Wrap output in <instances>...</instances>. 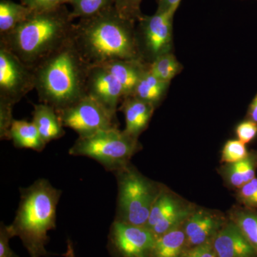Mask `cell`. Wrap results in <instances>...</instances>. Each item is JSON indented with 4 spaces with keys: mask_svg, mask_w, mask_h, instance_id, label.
<instances>
[{
    "mask_svg": "<svg viewBox=\"0 0 257 257\" xmlns=\"http://www.w3.org/2000/svg\"><path fill=\"white\" fill-rule=\"evenodd\" d=\"M246 118L257 124V94L248 106Z\"/></svg>",
    "mask_w": 257,
    "mask_h": 257,
    "instance_id": "e575fe53",
    "label": "cell"
},
{
    "mask_svg": "<svg viewBox=\"0 0 257 257\" xmlns=\"http://www.w3.org/2000/svg\"><path fill=\"white\" fill-rule=\"evenodd\" d=\"M256 1H257V0H256Z\"/></svg>",
    "mask_w": 257,
    "mask_h": 257,
    "instance_id": "74e56055",
    "label": "cell"
},
{
    "mask_svg": "<svg viewBox=\"0 0 257 257\" xmlns=\"http://www.w3.org/2000/svg\"><path fill=\"white\" fill-rule=\"evenodd\" d=\"M71 16L74 19L90 18L114 6V0H72Z\"/></svg>",
    "mask_w": 257,
    "mask_h": 257,
    "instance_id": "d4e9b609",
    "label": "cell"
},
{
    "mask_svg": "<svg viewBox=\"0 0 257 257\" xmlns=\"http://www.w3.org/2000/svg\"><path fill=\"white\" fill-rule=\"evenodd\" d=\"M182 0H157V11L176 13Z\"/></svg>",
    "mask_w": 257,
    "mask_h": 257,
    "instance_id": "836d02e7",
    "label": "cell"
},
{
    "mask_svg": "<svg viewBox=\"0 0 257 257\" xmlns=\"http://www.w3.org/2000/svg\"><path fill=\"white\" fill-rule=\"evenodd\" d=\"M57 112L64 127L72 128L79 138H86L103 130L118 128L116 116L88 95Z\"/></svg>",
    "mask_w": 257,
    "mask_h": 257,
    "instance_id": "ba28073f",
    "label": "cell"
},
{
    "mask_svg": "<svg viewBox=\"0 0 257 257\" xmlns=\"http://www.w3.org/2000/svg\"><path fill=\"white\" fill-rule=\"evenodd\" d=\"M182 64L172 52L160 55L149 64L150 73L165 82H171L177 74L182 72Z\"/></svg>",
    "mask_w": 257,
    "mask_h": 257,
    "instance_id": "cb8c5ba5",
    "label": "cell"
},
{
    "mask_svg": "<svg viewBox=\"0 0 257 257\" xmlns=\"http://www.w3.org/2000/svg\"><path fill=\"white\" fill-rule=\"evenodd\" d=\"M156 239L146 226L114 220L106 247L111 257H150Z\"/></svg>",
    "mask_w": 257,
    "mask_h": 257,
    "instance_id": "30bf717a",
    "label": "cell"
},
{
    "mask_svg": "<svg viewBox=\"0 0 257 257\" xmlns=\"http://www.w3.org/2000/svg\"><path fill=\"white\" fill-rule=\"evenodd\" d=\"M27 7L12 0L0 1V35L13 31L31 13Z\"/></svg>",
    "mask_w": 257,
    "mask_h": 257,
    "instance_id": "7402d4cb",
    "label": "cell"
},
{
    "mask_svg": "<svg viewBox=\"0 0 257 257\" xmlns=\"http://www.w3.org/2000/svg\"><path fill=\"white\" fill-rule=\"evenodd\" d=\"M194 209L161 184L145 226L157 237L182 226Z\"/></svg>",
    "mask_w": 257,
    "mask_h": 257,
    "instance_id": "8fae6325",
    "label": "cell"
},
{
    "mask_svg": "<svg viewBox=\"0 0 257 257\" xmlns=\"http://www.w3.org/2000/svg\"><path fill=\"white\" fill-rule=\"evenodd\" d=\"M216 257H257L238 226L227 219L211 241Z\"/></svg>",
    "mask_w": 257,
    "mask_h": 257,
    "instance_id": "5bb4252c",
    "label": "cell"
},
{
    "mask_svg": "<svg viewBox=\"0 0 257 257\" xmlns=\"http://www.w3.org/2000/svg\"><path fill=\"white\" fill-rule=\"evenodd\" d=\"M229 219L238 226L257 254V209L236 208L231 211Z\"/></svg>",
    "mask_w": 257,
    "mask_h": 257,
    "instance_id": "603a6c76",
    "label": "cell"
},
{
    "mask_svg": "<svg viewBox=\"0 0 257 257\" xmlns=\"http://www.w3.org/2000/svg\"><path fill=\"white\" fill-rule=\"evenodd\" d=\"M170 82H165L152 75L147 69L139 81L133 95L158 107L170 88Z\"/></svg>",
    "mask_w": 257,
    "mask_h": 257,
    "instance_id": "44dd1931",
    "label": "cell"
},
{
    "mask_svg": "<svg viewBox=\"0 0 257 257\" xmlns=\"http://www.w3.org/2000/svg\"><path fill=\"white\" fill-rule=\"evenodd\" d=\"M175 15L157 10L154 15L139 19L135 39L140 60L150 64L160 55L172 52Z\"/></svg>",
    "mask_w": 257,
    "mask_h": 257,
    "instance_id": "52a82bcc",
    "label": "cell"
},
{
    "mask_svg": "<svg viewBox=\"0 0 257 257\" xmlns=\"http://www.w3.org/2000/svg\"><path fill=\"white\" fill-rule=\"evenodd\" d=\"M32 121L47 144L59 140L65 135L58 112L49 104L41 102L34 104Z\"/></svg>",
    "mask_w": 257,
    "mask_h": 257,
    "instance_id": "e0dca14e",
    "label": "cell"
},
{
    "mask_svg": "<svg viewBox=\"0 0 257 257\" xmlns=\"http://www.w3.org/2000/svg\"><path fill=\"white\" fill-rule=\"evenodd\" d=\"M246 145L239 140H231L225 143L221 152V162L231 164L239 162L247 156Z\"/></svg>",
    "mask_w": 257,
    "mask_h": 257,
    "instance_id": "484cf974",
    "label": "cell"
},
{
    "mask_svg": "<svg viewBox=\"0 0 257 257\" xmlns=\"http://www.w3.org/2000/svg\"><path fill=\"white\" fill-rule=\"evenodd\" d=\"M136 23L123 18L114 6L74 23L71 41L89 65L117 60H140Z\"/></svg>",
    "mask_w": 257,
    "mask_h": 257,
    "instance_id": "6da1fadb",
    "label": "cell"
},
{
    "mask_svg": "<svg viewBox=\"0 0 257 257\" xmlns=\"http://www.w3.org/2000/svg\"><path fill=\"white\" fill-rule=\"evenodd\" d=\"M256 170L257 150H252L239 162L225 164L220 172L226 183L231 188L238 189L255 178Z\"/></svg>",
    "mask_w": 257,
    "mask_h": 257,
    "instance_id": "ac0fdd59",
    "label": "cell"
},
{
    "mask_svg": "<svg viewBox=\"0 0 257 257\" xmlns=\"http://www.w3.org/2000/svg\"><path fill=\"white\" fill-rule=\"evenodd\" d=\"M73 20L65 5L50 11L31 12L13 31L0 35V46L33 69L70 40Z\"/></svg>",
    "mask_w": 257,
    "mask_h": 257,
    "instance_id": "7a4b0ae2",
    "label": "cell"
},
{
    "mask_svg": "<svg viewBox=\"0 0 257 257\" xmlns=\"http://www.w3.org/2000/svg\"><path fill=\"white\" fill-rule=\"evenodd\" d=\"M187 250L183 224L157 236L150 257H181Z\"/></svg>",
    "mask_w": 257,
    "mask_h": 257,
    "instance_id": "ffe728a7",
    "label": "cell"
},
{
    "mask_svg": "<svg viewBox=\"0 0 257 257\" xmlns=\"http://www.w3.org/2000/svg\"><path fill=\"white\" fill-rule=\"evenodd\" d=\"M35 89L33 69L0 46V101L15 106Z\"/></svg>",
    "mask_w": 257,
    "mask_h": 257,
    "instance_id": "9c48e42d",
    "label": "cell"
},
{
    "mask_svg": "<svg viewBox=\"0 0 257 257\" xmlns=\"http://www.w3.org/2000/svg\"><path fill=\"white\" fill-rule=\"evenodd\" d=\"M142 149L138 139L118 128L103 130L86 138H78L69 149L72 156L86 157L112 173L124 168Z\"/></svg>",
    "mask_w": 257,
    "mask_h": 257,
    "instance_id": "8992f818",
    "label": "cell"
},
{
    "mask_svg": "<svg viewBox=\"0 0 257 257\" xmlns=\"http://www.w3.org/2000/svg\"><path fill=\"white\" fill-rule=\"evenodd\" d=\"M20 201L10 232L18 236L31 257L49 256L48 232L56 229L57 208L62 191L46 179H39L27 188L20 189Z\"/></svg>",
    "mask_w": 257,
    "mask_h": 257,
    "instance_id": "277c9868",
    "label": "cell"
},
{
    "mask_svg": "<svg viewBox=\"0 0 257 257\" xmlns=\"http://www.w3.org/2000/svg\"><path fill=\"white\" fill-rule=\"evenodd\" d=\"M156 108L150 103L139 99L134 95L123 99L119 111L124 115V131L134 138L139 139L147 130Z\"/></svg>",
    "mask_w": 257,
    "mask_h": 257,
    "instance_id": "9a60e30c",
    "label": "cell"
},
{
    "mask_svg": "<svg viewBox=\"0 0 257 257\" xmlns=\"http://www.w3.org/2000/svg\"><path fill=\"white\" fill-rule=\"evenodd\" d=\"M238 140L245 144L252 142L257 136V124L251 120L246 119L237 125L235 130Z\"/></svg>",
    "mask_w": 257,
    "mask_h": 257,
    "instance_id": "4dcf8cb0",
    "label": "cell"
},
{
    "mask_svg": "<svg viewBox=\"0 0 257 257\" xmlns=\"http://www.w3.org/2000/svg\"><path fill=\"white\" fill-rule=\"evenodd\" d=\"M86 89L87 95L116 116L124 97V91L119 81L104 65H90Z\"/></svg>",
    "mask_w": 257,
    "mask_h": 257,
    "instance_id": "7c38bea8",
    "label": "cell"
},
{
    "mask_svg": "<svg viewBox=\"0 0 257 257\" xmlns=\"http://www.w3.org/2000/svg\"><path fill=\"white\" fill-rule=\"evenodd\" d=\"M114 174L118 188L114 220L145 226L161 184L147 178L131 164Z\"/></svg>",
    "mask_w": 257,
    "mask_h": 257,
    "instance_id": "5b68a950",
    "label": "cell"
},
{
    "mask_svg": "<svg viewBox=\"0 0 257 257\" xmlns=\"http://www.w3.org/2000/svg\"><path fill=\"white\" fill-rule=\"evenodd\" d=\"M67 3H69H69H70V2L72 1V0H67Z\"/></svg>",
    "mask_w": 257,
    "mask_h": 257,
    "instance_id": "8d00e7d4",
    "label": "cell"
},
{
    "mask_svg": "<svg viewBox=\"0 0 257 257\" xmlns=\"http://www.w3.org/2000/svg\"><path fill=\"white\" fill-rule=\"evenodd\" d=\"M237 198L243 207L257 209V178L255 177L238 189Z\"/></svg>",
    "mask_w": 257,
    "mask_h": 257,
    "instance_id": "83f0119b",
    "label": "cell"
},
{
    "mask_svg": "<svg viewBox=\"0 0 257 257\" xmlns=\"http://www.w3.org/2000/svg\"><path fill=\"white\" fill-rule=\"evenodd\" d=\"M13 237L9 225L2 222L0 225V257H20L10 247V240Z\"/></svg>",
    "mask_w": 257,
    "mask_h": 257,
    "instance_id": "1f68e13d",
    "label": "cell"
},
{
    "mask_svg": "<svg viewBox=\"0 0 257 257\" xmlns=\"http://www.w3.org/2000/svg\"><path fill=\"white\" fill-rule=\"evenodd\" d=\"M62 256L64 257H76L73 243L69 239L67 241V250H66L65 253L62 254Z\"/></svg>",
    "mask_w": 257,
    "mask_h": 257,
    "instance_id": "d590c367",
    "label": "cell"
},
{
    "mask_svg": "<svg viewBox=\"0 0 257 257\" xmlns=\"http://www.w3.org/2000/svg\"><path fill=\"white\" fill-rule=\"evenodd\" d=\"M10 139L18 149L42 152L47 145L35 124L26 120H14L10 128Z\"/></svg>",
    "mask_w": 257,
    "mask_h": 257,
    "instance_id": "d6986e66",
    "label": "cell"
},
{
    "mask_svg": "<svg viewBox=\"0 0 257 257\" xmlns=\"http://www.w3.org/2000/svg\"><path fill=\"white\" fill-rule=\"evenodd\" d=\"M21 3L35 13L50 11L67 4V0H21Z\"/></svg>",
    "mask_w": 257,
    "mask_h": 257,
    "instance_id": "f546056e",
    "label": "cell"
},
{
    "mask_svg": "<svg viewBox=\"0 0 257 257\" xmlns=\"http://www.w3.org/2000/svg\"><path fill=\"white\" fill-rule=\"evenodd\" d=\"M226 220L215 211L194 209L183 224L187 250L210 242Z\"/></svg>",
    "mask_w": 257,
    "mask_h": 257,
    "instance_id": "4fadbf2b",
    "label": "cell"
},
{
    "mask_svg": "<svg viewBox=\"0 0 257 257\" xmlns=\"http://www.w3.org/2000/svg\"><path fill=\"white\" fill-rule=\"evenodd\" d=\"M13 105L0 101V139L1 140H10V131L14 121Z\"/></svg>",
    "mask_w": 257,
    "mask_h": 257,
    "instance_id": "f1b7e54d",
    "label": "cell"
},
{
    "mask_svg": "<svg viewBox=\"0 0 257 257\" xmlns=\"http://www.w3.org/2000/svg\"><path fill=\"white\" fill-rule=\"evenodd\" d=\"M89 67L70 38L33 69L40 102L60 111L87 96Z\"/></svg>",
    "mask_w": 257,
    "mask_h": 257,
    "instance_id": "3957f363",
    "label": "cell"
},
{
    "mask_svg": "<svg viewBox=\"0 0 257 257\" xmlns=\"http://www.w3.org/2000/svg\"><path fill=\"white\" fill-rule=\"evenodd\" d=\"M143 0H114V8L123 18L137 23L143 16L141 4Z\"/></svg>",
    "mask_w": 257,
    "mask_h": 257,
    "instance_id": "4316f807",
    "label": "cell"
},
{
    "mask_svg": "<svg viewBox=\"0 0 257 257\" xmlns=\"http://www.w3.org/2000/svg\"><path fill=\"white\" fill-rule=\"evenodd\" d=\"M101 65L119 81L124 89V97L133 95L139 81L149 68V64L140 60H117Z\"/></svg>",
    "mask_w": 257,
    "mask_h": 257,
    "instance_id": "2e32d148",
    "label": "cell"
},
{
    "mask_svg": "<svg viewBox=\"0 0 257 257\" xmlns=\"http://www.w3.org/2000/svg\"><path fill=\"white\" fill-rule=\"evenodd\" d=\"M181 257H216L211 241L187 249Z\"/></svg>",
    "mask_w": 257,
    "mask_h": 257,
    "instance_id": "d6a6232c",
    "label": "cell"
}]
</instances>
